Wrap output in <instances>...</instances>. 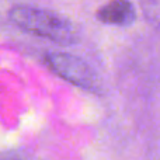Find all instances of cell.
I'll list each match as a JSON object with an SVG mask.
<instances>
[{"label": "cell", "mask_w": 160, "mask_h": 160, "mask_svg": "<svg viewBox=\"0 0 160 160\" xmlns=\"http://www.w3.org/2000/svg\"><path fill=\"white\" fill-rule=\"evenodd\" d=\"M8 18L21 30L59 45H72L78 41L76 30L66 18L42 8L14 6L8 11Z\"/></svg>", "instance_id": "cell-1"}, {"label": "cell", "mask_w": 160, "mask_h": 160, "mask_svg": "<svg viewBox=\"0 0 160 160\" xmlns=\"http://www.w3.org/2000/svg\"><path fill=\"white\" fill-rule=\"evenodd\" d=\"M44 61L53 73L72 84L91 91L100 90L97 73L78 56L68 52H51L45 55Z\"/></svg>", "instance_id": "cell-2"}, {"label": "cell", "mask_w": 160, "mask_h": 160, "mask_svg": "<svg viewBox=\"0 0 160 160\" xmlns=\"http://www.w3.org/2000/svg\"><path fill=\"white\" fill-rule=\"evenodd\" d=\"M97 18L105 24L127 27L136 20V11L129 0H111L97 11Z\"/></svg>", "instance_id": "cell-3"}]
</instances>
